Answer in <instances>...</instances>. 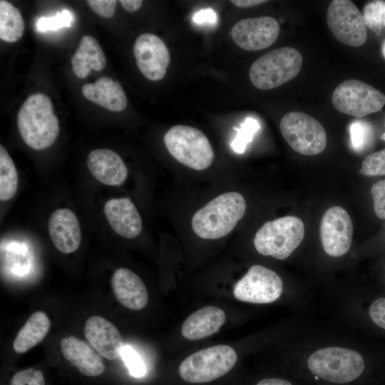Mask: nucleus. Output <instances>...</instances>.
Returning a JSON list of instances; mask_svg holds the SVG:
<instances>
[{
  "label": "nucleus",
  "mask_w": 385,
  "mask_h": 385,
  "mask_svg": "<svg viewBox=\"0 0 385 385\" xmlns=\"http://www.w3.org/2000/svg\"><path fill=\"white\" fill-rule=\"evenodd\" d=\"M237 360L236 351L232 346L216 345L189 355L179 365L178 372L186 382L207 383L227 374Z\"/></svg>",
  "instance_id": "7"
},
{
  "label": "nucleus",
  "mask_w": 385,
  "mask_h": 385,
  "mask_svg": "<svg viewBox=\"0 0 385 385\" xmlns=\"http://www.w3.org/2000/svg\"><path fill=\"white\" fill-rule=\"evenodd\" d=\"M73 21V13L68 9L58 12L55 16L39 18L36 23V30L39 32L55 31L63 27H70Z\"/></svg>",
  "instance_id": "30"
},
{
  "label": "nucleus",
  "mask_w": 385,
  "mask_h": 385,
  "mask_svg": "<svg viewBox=\"0 0 385 385\" xmlns=\"http://www.w3.org/2000/svg\"><path fill=\"white\" fill-rule=\"evenodd\" d=\"M371 194L375 215L380 219H385V180L373 184Z\"/></svg>",
  "instance_id": "34"
},
{
  "label": "nucleus",
  "mask_w": 385,
  "mask_h": 385,
  "mask_svg": "<svg viewBox=\"0 0 385 385\" xmlns=\"http://www.w3.org/2000/svg\"><path fill=\"white\" fill-rule=\"evenodd\" d=\"M279 130L289 145L300 154L315 155L326 148L324 128L307 113L300 111L287 113L280 120Z\"/></svg>",
  "instance_id": "8"
},
{
  "label": "nucleus",
  "mask_w": 385,
  "mask_h": 385,
  "mask_svg": "<svg viewBox=\"0 0 385 385\" xmlns=\"http://www.w3.org/2000/svg\"><path fill=\"white\" fill-rule=\"evenodd\" d=\"M245 211L246 202L240 193L225 192L212 199L193 215L192 228L202 239H219L232 232Z\"/></svg>",
  "instance_id": "1"
},
{
  "label": "nucleus",
  "mask_w": 385,
  "mask_h": 385,
  "mask_svg": "<svg viewBox=\"0 0 385 385\" xmlns=\"http://www.w3.org/2000/svg\"><path fill=\"white\" fill-rule=\"evenodd\" d=\"M19 178L14 161L5 148L0 146V199L6 201L14 196Z\"/></svg>",
  "instance_id": "26"
},
{
  "label": "nucleus",
  "mask_w": 385,
  "mask_h": 385,
  "mask_svg": "<svg viewBox=\"0 0 385 385\" xmlns=\"http://www.w3.org/2000/svg\"><path fill=\"white\" fill-rule=\"evenodd\" d=\"M134 377H142L146 374V366L140 354L130 346H123L120 356Z\"/></svg>",
  "instance_id": "32"
},
{
  "label": "nucleus",
  "mask_w": 385,
  "mask_h": 385,
  "mask_svg": "<svg viewBox=\"0 0 385 385\" xmlns=\"http://www.w3.org/2000/svg\"><path fill=\"white\" fill-rule=\"evenodd\" d=\"M369 314L375 324L385 329V298L374 300L369 307Z\"/></svg>",
  "instance_id": "36"
},
{
  "label": "nucleus",
  "mask_w": 385,
  "mask_h": 385,
  "mask_svg": "<svg viewBox=\"0 0 385 385\" xmlns=\"http://www.w3.org/2000/svg\"><path fill=\"white\" fill-rule=\"evenodd\" d=\"M309 369L316 376L335 384L356 379L364 371V361L358 351L339 346L322 348L307 359Z\"/></svg>",
  "instance_id": "5"
},
{
  "label": "nucleus",
  "mask_w": 385,
  "mask_h": 385,
  "mask_svg": "<svg viewBox=\"0 0 385 385\" xmlns=\"http://www.w3.org/2000/svg\"><path fill=\"white\" fill-rule=\"evenodd\" d=\"M304 236L302 220L284 216L265 222L254 237L256 250L262 255L285 260L298 247Z\"/></svg>",
  "instance_id": "4"
},
{
  "label": "nucleus",
  "mask_w": 385,
  "mask_h": 385,
  "mask_svg": "<svg viewBox=\"0 0 385 385\" xmlns=\"http://www.w3.org/2000/svg\"><path fill=\"white\" fill-rule=\"evenodd\" d=\"M105 216L113 231L132 239L142 230L140 215L129 197L113 198L104 205Z\"/></svg>",
  "instance_id": "17"
},
{
  "label": "nucleus",
  "mask_w": 385,
  "mask_h": 385,
  "mask_svg": "<svg viewBox=\"0 0 385 385\" xmlns=\"http://www.w3.org/2000/svg\"><path fill=\"white\" fill-rule=\"evenodd\" d=\"M231 2L240 8H247L260 5L267 2L265 0H232Z\"/></svg>",
  "instance_id": "39"
},
{
  "label": "nucleus",
  "mask_w": 385,
  "mask_h": 385,
  "mask_svg": "<svg viewBox=\"0 0 385 385\" xmlns=\"http://www.w3.org/2000/svg\"><path fill=\"white\" fill-rule=\"evenodd\" d=\"M119 2L125 10L130 12L138 10L143 4L141 0H120Z\"/></svg>",
  "instance_id": "38"
},
{
  "label": "nucleus",
  "mask_w": 385,
  "mask_h": 385,
  "mask_svg": "<svg viewBox=\"0 0 385 385\" xmlns=\"http://www.w3.org/2000/svg\"><path fill=\"white\" fill-rule=\"evenodd\" d=\"M111 282L116 299L124 307L140 310L147 305V288L135 272L127 268H118L114 272Z\"/></svg>",
  "instance_id": "19"
},
{
  "label": "nucleus",
  "mask_w": 385,
  "mask_h": 385,
  "mask_svg": "<svg viewBox=\"0 0 385 385\" xmlns=\"http://www.w3.org/2000/svg\"><path fill=\"white\" fill-rule=\"evenodd\" d=\"M71 62L73 73L79 78H85L91 69L102 71L106 65L101 46L94 37L88 35L81 38Z\"/></svg>",
  "instance_id": "23"
},
{
  "label": "nucleus",
  "mask_w": 385,
  "mask_h": 385,
  "mask_svg": "<svg viewBox=\"0 0 385 385\" xmlns=\"http://www.w3.org/2000/svg\"><path fill=\"white\" fill-rule=\"evenodd\" d=\"M50 326V319L44 312L33 313L17 333L13 342L14 350L18 354L28 351L44 339Z\"/></svg>",
  "instance_id": "24"
},
{
  "label": "nucleus",
  "mask_w": 385,
  "mask_h": 385,
  "mask_svg": "<svg viewBox=\"0 0 385 385\" xmlns=\"http://www.w3.org/2000/svg\"><path fill=\"white\" fill-rule=\"evenodd\" d=\"M359 173L367 176L385 175V148L367 155L362 162Z\"/></svg>",
  "instance_id": "31"
},
{
  "label": "nucleus",
  "mask_w": 385,
  "mask_h": 385,
  "mask_svg": "<svg viewBox=\"0 0 385 385\" xmlns=\"http://www.w3.org/2000/svg\"><path fill=\"white\" fill-rule=\"evenodd\" d=\"M87 3L96 14L104 18L114 14L117 4L115 0H88Z\"/></svg>",
  "instance_id": "35"
},
{
  "label": "nucleus",
  "mask_w": 385,
  "mask_h": 385,
  "mask_svg": "<svg viewBox=\"0 0 385 385\" xmlns=\"http://www.w3.org/2000/svg\"><path fill=\"white\" fill-rule=\"evenodd\" d=\"M91 173L107 185H120L127 178L128 170L122 158L114 151L101 148L91 151L87 158Z\"/></svg>",
  "instance_id": "20"
},
{
  "label": "nucleus",
  "mask_w": 385,
  "mask_h": 385,
  "mask_svg": "<svg viewBox=\"0 0 385 385\" xmlns=\"http://www.w3.org/2000/svg\"><path fill=\"white\" fill-rule=\"evenodd\" d=\"M382 139L385 140V133L381 136Z\"/></svg>",
  "instance_id": "42"
},
{
  "label": "nucleus",
  "mask_w": 385,
  "mask_h": 385,
  "mask_svg": "<svg viewBox=\"0 0 385 385\" xmlns=\"http://www.w3.org/2000/svg\"><path fill=\"white\" fill-rule=\"evenodd\" d=\"M25 24L20 11L12 4L0 1V38L12 43L17 41L24 32Z\"/></svg>",
  "instance_id": "25"
},
{
  "label": "nucleus",
  "mask_w": 385,
  "mask_h": 385,
  "mask_svg": "<svg viewBox=\"0 0 385 385\" xmlns=\"http://www.w3.org/2000/svg\"><path fill=\"white\" fill-rule=\"evenodd\" d=\"M327 21L332 34L341 43L359 47L366 41L363 15L351 1H332L327 9Z\"/></svg>",
  "instance_id": "10"
},
{
  "label": "nucleus",
  "mask_w": 385,
  "mask_h": 385,
  "mask_svg": "<svg viewBox=\"0 0 385 385\" xmlns=\"http://www.w3.org/2000/svg\"><path fill=\"white\" fill-rule=\"evenodd\" d=\"M256 385H292L289 381L278 378H267L260 381Z\"/></svg>",
  "instance_id": "40"
},
{
  "label": "nucleus",
  "mask_w": 385,
  "mask_h": 385,
  "mask_svg": "<svg viewBox=\"0 0 385 385\" xmlns=\"http://www.w3.org/2000/svg\"><path fill=\"white\" fill-rule=\"evenodd\" d=\"M64 358L81 373L88 376H97L105 370L101 355L87 342L74 337H63L60 343Z\"/></svg>",
  "instance_id": "18"
},
{
  "label": "nucleus",
  "mask_w": 385,
  "mask_h": 385,
  "mask_svg": "<svg viewBox=\"0 0 385 385\" xmlns=\"http://www.w3.org/2000/svg\"><path fill=\"white\" fill-rule=\"evenodd\" d=\"M302 62V56L296 48H275L253 62L249 71L250 80L260 90L277 88L299 74Z\"/></svg>",
  "instance_id": "3"
},
{
  "label": "nucleus",
  "mask_w": 385,
  "mask_h": 385,
  "mask_svg": "<svg viewBox=\"0 0 385 385\" xmlns=\"http://www.w3.org/2000/svg\"><path fill=\"white\" fill-rule=\"evenodd\" d=\"M217 16L215 11L210 8L201 9L192 16V21L198 24H215Z\"/></svg>",
  "instance_id": "37"
},
{
  "label": "nucleus",
  "mask_w": 385,
  "mask_h": 385,
  "mask_svg": "<svg viewBox=\"0 0 385 385\" xmlns=\"http://www.w3.org/2000/svg\"><path fill=\"white\" fill-rule=\"evenodd\" d=\"M279 31V24L274 18L263 16L239 21L233 26L231 36L239 47L253 51L270 46Z\"/></svg>",
  "instance_id": "13"
},
{
  "label": "nucleus",
  "mask_w": 385,
  "mask_h": 385,
  "mask_svg": "<svg viewBox=\"0 0 385 385\" xmlns=\"http://www.w3.org/2000/svg\"><path fill=\"white\" fill-rule=\"evenodd\" d=\"M17 125L24 141L35 150L51 145L60 130L51 101L43 93H34L26 99L18 113Z\"/></svg>",
  "instance_id": "2"
},
{
  "label": "nucleus",
  "mask_w": 385,
  "mask_h": 385,
  "mask_svg": "<svg viewBox=\"0 0 385 385\" xmlns=\"http://www.w3.org/2000/svg\"><path fill=\"white\" fill-rule=\"evenodd\" d=\"M225 312L220 307L207 306L190 314L181 327V334L187 339L198 340L220 330L225 322Z\"/></svg>",
  "instance_id": "21"
},
{
  "label": "nucleus",
  "mask_w": 385,
  "mask_h": 385,
  "mask_svg": "<svg viewBox=\"0 0 385 385\" xmlns=\"http://www.w3.org/2000/svg\"><path fill=\"white\" fill-rule=\"evenodd\" d=\"M10 385H45V380L40 370L29 368L15 374Z\"/></svg>",
  "instance_id": "33"
},
{
  "label": "nucleus",
  "mask_w": 385,
  "mask_h": 385,
  "mask_svg": "<svg viewBox=\"0 0 385 385\" xmlns=\"http://www.w3.org/2000/svg\"><path fill=\"white\" fill-rule=\"evenodd\" d=\"M282 289V280L274 271L255 265L235 284L233 294L242 302L267 304L278 299Z\"/></svg>",
  "instance_id": "11"
},
{
  "label": "nucleus",
  "mask_w": 385,
  "mask_h": 385,
  "mask_svg": "<svg viewBox=\"0 0 385 385\" xmlns=\"http://www.w3.org/2000/svg\"><path fill=\"white\" fill-rule=\"evenodd\" d=\"M353 236V224L349 213L342 207L326 210L320 224V239L324 252L334 257L345 255Z\"/></svg>",
  "instance_id": "12"
},
{
  "label": "nucleus",
  "mask_w": 385,
  "mask_h": 385,
  "mask_svg": "<svg viewBox=\"0 0 385 385\" xmlns=\"http://www.w3.org/2000/svg\"><path fill=\"white\" fill-rule=\"evenodd\" d=\"M163 140L170 154L190 168L203 170L213 161V148L205 135L197 128L174 125L166 132Z\"/></svg>",
  "instance_id": "6"
},
{
  "label": "nucleus",
  "mask_w": 385,
  "mask_h": 385,
  "mask_svg": "<svg viewBox=\"0 0 385 385\" xmlns=\"http://www.w3.org/2000/svg\"><path fill=\"white\" fill-rule=\"evenodd\" d=\"M332 103L342 113L362 118L379 111L385 105V95L365 82L349 79L336 87Z\"/></svg>",
  "instance_id": "9"
},
{
  "label": "nucleus",
  "mask_w": 385,
  "mask_h": 385,
  "mask_svg": "<svg viewBox=\"0 0 385 385\" xmlns=\"http://www.w3.org/2000/svg\"><path fill=\"white\" fill-rule=\"evenodd\" d=\"M48 227L52 242L61 252L69 254L79 247L81 227L77 217L71 210H54L48 219Z\"/></svg>",
  "instance_id": "16"
},
{
  "label": "nucleus",
  "mask_w": 385,
  "mask_h": 385,
  "mask_svg": "<svg viewBox=\"0 0 385 385\" xmlns=\"http://www.w3.org/2000/svg\"><path fill=\"white\" fill-rule=\"evenodd\" d=\"M362 15L366 27L379 35L385 27V1L376 0L367 3Z\"/></svg>",
  "instance_id": "27"
},
{
  "label": "nucleus",
  "mask_w": 385,
  "mask_h": 385,
  "mask_svg": "<svg viewBox=\"0 0 385 385\" xmlns=\"http://www.w3.org/2000/svg\"><path fill=\"white\" fill-rule=\"evenodd\" d=\"M83 96L101 107L115 112L125 109L127 98L120 84L109 77L98 78L93 83L82 87Z\"/></svg>",
  "instance_id": "22"
},
{
  "label": "nucleus",
  "mask_w": 385,
  "mask_h": 385,
  "mask_svg": "<svg viewBox=\"0 0 385 385\" xmlns=\"http://www.w3.org/2000/svg\"><path fill=\"white\" fill-rule=\"evenodd\" d=\"M349 133L352 148L356 152L369 147L373 140L371 125L363 120L352 122L349 126Z\"/></svg>",
  "instance_id": "28"
},
{
  "label": "nucleus",
  "mask_w": 385,
  "mask_h": 385,
  "mask_svg": "<svg viewBox=\"0 0 385 385\" xmlns=\"http://www.w3.org/2000/svg\"><path fill=\"white\" fill-rule=\"evenodd\" d=\"M136 64L148 80H161L170 64V52L165 43L155 34L145 33L139 36L133 46Z\"/></svg>",
  "instance_id": "14"
},
{
  "label": "nucleus",
  "mask_w": 385,
  "mask_h": 385,
  "mask_svg": "<svg viewBox=\"0 0 385 385\" xmlns=\"http://www.w3.org/2000/svg\"><path fill=\"white\" fill-rule=\"evenodd\" d=\"M260 128V123L256 119L247 117L237 130V135L231 143L232 150L237 153H243Z\"/></svg>",
  "instance_id": "29"
},
{
  "label": "nucleus",
  "mask_w": 385,
  "mask_h": 385,
  "mask_svg": "<svg viewBox=\"0 0 385 385\" xmlns=\"http://www.w3.org/2000/svg\"><path fill=\"white\" fill-rule=\"evenodd\" d=\"M84 334L89 344L103 358L115 360L121 356L122 336L108 319L100 316L89 317L85 323Z\"/></svg>",
  "instance_id": "15"
},
{
  "label": "nucleus",
  "mask_w": 385,
  "mask_h": 385,
  "mask_svg": "<svg viewBox=\"0 0 385 385\" xmlns=\"http://www.w3.org/2000/svg\"><path fill=\"white\" fill-rule=\"evenodd\" d=\"M381 52H382V55L385 58V41L382 44V46H381Z\"/></svg>",
  "instance_id": "41"
}]
</instances>
